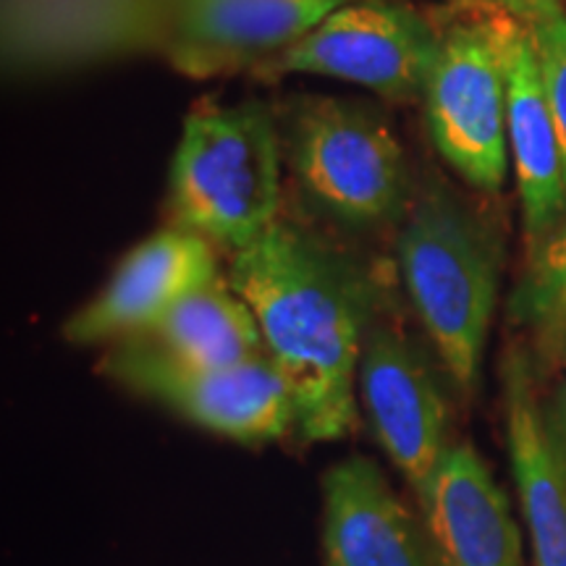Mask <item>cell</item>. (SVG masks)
I'll return each instance as SVG.
<instances>
[{
  "instance_id": "cell-1",
  "label": "cell",
  "mask_w": 566,
  "mask_h": 566,
  "mask_svg": "<svg viewBox=\"0 0 566 566\" xmlns=\"http://www.w3.org/2000/svg\"><path fill=\"white\" fill-rule=\"evenodd\" d=\"M229 283L292 388L296 430L317 443L344 438L357 422V370L373 325L375 292L363 268L313 233L275 221L233 252Z\"/></svg>"
},
{
  "instance_id": "cell-2",
  "label": "cell",
  "mask_w": 566,
  "mask_h": 566,
  "mask_svg": "<svg viewBox=\"0 0 566 566\" xmlns=\"http://www.w3.org/2000/svg\"><path fill=\"white\" fill-rule=\"evenodd\" d=\"M396 260L446 373L470 394L499 296V250L491 231L457 197L430 189L401 223Z\"/></svg>"
},
{
  "instance_id": "cell-3",
  "label": "cell",
  "mask_w": 566,
  "mask_h": 566,
  "mask_svg": "<svg viewBox=\"0 0 566 566\" xmlns=\"http://www.w3.org/2000/svg\"><path fill=\"white\" fill-rule=\"evenodd\" d=\"M281 137L260 105L197 111L174 153V229L239 252L279 221Z\"/></svg>"
},
{
  "instance_id": "cell-4",
  "label": "cell",
  "mask_w": 566,
  "mask_h": 566,
  "mask_svg": "<svg viewBox=\"0 0 566 566\" xmlns=\"http://www.w3.org/2000/svg\"><path fill=\"white\" fill-rule=\"evenodd\" d=\"M504 19V9L470 0L443 21L422 92L436 150L483 192H499L509 168Z\"/></svg>"
},
{
  "instance_id": "cell-5",
  "label": "cell",
  "mask_w": 566,
  "mask_h": 566,
  "mask_svg": "<svg viewBox=\"0 0 566 566\" xmlns=\"http://www.w3.org/2000/svg\"><path fill=\"white\" fill-rule=\"evenodd\" d=\"M286 158L302 192L338 223H391L407 208L401 142L367 105L342 97L302 101L289 118Z\"/></svg>"
},
{
  "instance_id": "cell-6",
  "label": "cell",
  "mask_w": 566,
  "mask_h": 566,
  "mask_svg": "<svg viewBox=\"0 0 566 566\" xmlns=\"http://www.w3.org/2000/svg\"><path fill=\"white\" fill-rule=\"evenodd\" d=\"M101 370L197 428L239 443H265L296 428L294 396L268 354L233 367L192 365L145 336L124 338Z\"/></svg>"
},
{
  "instance_id": "cell-7",
  "label": "cell",
  "mask_w": 566,
  "mask_h": 566,
  "mask_svg": "<svg viewBox=\"0 0 566 566\" xmlns=\"http://www.w3.org/2000/svg\"><path fill=\"white\" fill-rule=\"evenodd\" d=\"M438 27L388 0H346L313 32L275 55V71L352 82L388 101L422 97Z\"/></svg>"
},
{
  "instance_id": "cell-8",
  "label": "cell",
  "mask_w": 566,
  "mask_h": 566,
  "mask_svg": "<svg viewBox=\"0 0 566 566\" xmlns=\"http://www.w3.org/2000/svg\"><path fill=\"white\" fill-rule=\"evenodd\" d=\"M357 401L375 441L417 495L449 449V409L430 359L394 325H370L359 357Z\"/></svg>"
},
{
  "instance_id": "cell-9",
  "label": "cell",
  "mask_w": 566,
  "mask_h": 566,
  "mask_svg": "<svg viewBox=\"0 0 566 566\" xmlns=\"http://www.w3.org/2000/svg\"><path fill=\"white\" fill-rule=\"evenodd\" d=\"M218 279L208 239L168 229L134 247L111 281L63 325V338L90 346L142 336L176 302Z\"/></svg>"
},
{
  "instance_id": "cell-10",
  "label": "cell",
  "mask_w": 566,
  "mask_h": 566,
  "mask_svg": "<svg viewBox=\"0 0 566 566\" xmlns=\"http://www.w3.org/2000/svg\"><path fill=\"white\" fill-rule=\"evenodd\" d=\"M436 566H527L504 488L470 443H449L417 493Z\"/></svg>"
},
{
  "instance_id": "cell-11",
  "label": "cell",
  "mask_w": 566,
  "mask_h": 566,
  "mask_svg": "<svg viewBox=\"0 0 566 566\" xmlns=\"http://www.w3.org/2000/svg\"><path fill=\"white\" fill-rule=\"evenodd\" d=\"M323 554L325 566H436L424 527L367 457L325 472Z\"/></svg>"
},
{
  "instance_id": "cell-12",
  "label": "cell",
  "mask_w": 566,
  "mask_h": 566,
  "mask_svg": "<svg viewBox=\"0 0 566 566\" xmlns=\"http://www.w3.org/2000/svg\"><path fill=\"white\" fill-rule=\"evenodd\" d=\"M506 137L514 158L527 250L566 216V174L562 142L551 116L535 42L525 19H504Z\"/></svg>"
},
{
  "instance_id": "cell-13",
  "label": "cell",
  "mask_w": 566,
  "mask_h": 566,
  "mask_svg": "<svg viewBox=\"0 0 566 566\" xmlns=\"http://www.w3.org/2000/svg\"><path fill=\"white\" fill-rule=\"evenodd\" d=\"M346 0H181L174 61L195 76L279 55Z\"/></svg>"
},
{
  "instance_id": "cell-14",
  "label": "cell",
  "mask_w": 566,
  "mask_h": 566,
  "mask_svg": "<svg viewBox=\"0 0 566 566\" xmlns=\"http://www.w3.org/2000/svg\"><path fill=\"white\" fill-rule=\"evenodd\" d=\"M504 420L533 564L566 566V462L537 401L535 365L520 346L504 359Z\"/></svg>"
},
{
  "instance_id": "cell-15",
  "label": "cell",
  "mask_w": 566,
  "mask_h": 566,
  "mask_svg": "<svg viewBox=\"0 0 566 566\" xmlns=\"http://www.w3.org/2000/svg\"><path fill=\"white\" fill-rule=\"evenodd\" d=\"M142 336L171 357L192 365L233 367L265 354L263 334L252 310L233 292L231 283L221 279L176 302Z\"/></svg>"
},
{
  "instance_id": "cell-16",
  "label": "cell",
  "mask_w": 566,
  "mask_h": 566,
  "mask_svg": "<svg viewBox=\"0 0 566 566\" xmlns=\"http://www.w3.org/2000/svg\"><path fill=\"white\" fill-rule=\"evenodd\" d=\"M509 313L527 336L535 363L566 370V216L527 252Z\"/></svg>"
},
{
  "instance_id": "cell-17",
  "label": "cell",
  "mask_w": 566,
  "mask_h": 566,
  "mask_svg": "<svg viewBox=\"0 0 566 566\" xmlns=\"http://www.w3.org/2000/svg\"><path fill=\"white\" fill-rule=\"evenodd\" d=\"M527 27L535 42L551 116H554L558 142H562L566 174V9L562 3L551 6L537 17L527 19Z\"/></svg>"
},
{
  "instance_id": "cell-18",
  "label": "cell",
  "mask_w": 566,
  "mask_h": 566,
  "mask_svg": "<svg viewBox=\"0 0 566 566\" xmlns=\"http://www.w3.org/2000/svg\"><path fill=\"white\" fill-rule=\"evenodd\" d=\"M543 409H546L548 433H551V438H554L558 454H562L566 462V384L558 388V391L554 394V399H551V405Z\"/></svg>"
},
{
  "instance_id": "cell-19",
  "label": "cell",
  "mask_w": 566,
  "mask_h": 566,
  "mask_svg": "<svg viewBox=\"0 0 566 566\" xmlns=\"http://www.w3.org/2000/svg\"><path fill=\"white\" fill-rule=\"evenodd\" d=\"M480 3L495 6V9H504L520 19H533L537 13H543L551 6H558L562 0H480Z\"/></svg>"
}]
</instances>
